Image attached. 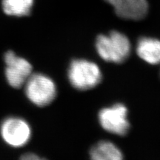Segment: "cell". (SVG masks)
Wrapping results in <instances>:
<instances>
[{
	"instance_id": "1",
	"label": "cell",
	"mask_w": 160,
	"mask_h": 160,
	"mask_svg": "<svg viewBox=\"0 0 160 160\" xmlns=\"http://www.w3.org/2000/svg\"><path fill=\"white\" fill-rule=\"evenodd\" d=\"M98 54L105 62L122 63L128 58L131 45L128 38L119 31L99 35L96 40Z\"/></svg>"
},
{
	"instance_id": "2",
	"label": "cell",
	"mask_w": 160,
	"mask_h": 160,
	"mask_svg": "<svg viewBox=\"0 0 160 160\" xmlns=\"http://www.w3.org/2000/svg\"><path fill=\"white\" fill-rule=\"evenodd\" d=\"M68 77L73 88L79 91H87L101 82L102 75L99 67L86 59H74L70 64Z\"/></svg>"
},
{
	"instance_id": "3",
	"label": "cell",
	"mask_w": 160,
	"mask_h": 160,
	"mask_svg": "<svg viewBox=\"0 0 160 160\" xmlns=\"http://www.w3.org/2000/svg\"><path fill=\"white\" fill-rule=\"evenodd\" d=\"M28 99L39 107L48 105L57 97V86L53 80L42 73L30 76L25 85Z\"/></svg>"
},
{
	"instance_id": "4",
	"label": "cell",
	"mask_w": 160,
	"mask_h": 160,
	"mask_svg": "<svg viewBox=\"0 0 160 160\" xmlns=\"http://www.w3.org/2000/svg\"><path fill=\"white\" fill-rule=\"evenodd\" d=\"M98 119L105 131L118 136H125L130 129L128 109L122 104H116L99 111Z\"/></svg>"
},
{
	"instance_id": "5",
	"label": "cell",
	"mask_w": 160,
	"mask_h": 160,
	"mask_svg": "<svg viewBox=\"0 0 160 160\" xmlns=\"http://www.w3.org/2000/svg\"><path fill=\"white\" fill-rule=\"evenodd\" d=\"M0 133L4 141L11 147L20 148L25 145L31 137V129L25 119L11 117L2 122Z\"/></svg>"
},
{
	"instance_id": "6",
	"label": "cell",
	"mask_w": 160,
	"mask_h": 160,
	"mask_svg": "<svg viewBox=\"0 0 160 160\" xmlns=\"http://www.w3.org/2000/svg\"><path fill=\"white\" fill-rule=\"evenodd\" d=\"M5 77L8 82L14 88H20L32 74V65L28 60L15 54L14 52H6Z\"/></svg>"
},
{
	"instance_id": "7",
	"label": "cell",
	"mask_w": 160,
	"mask_h": 160,
	"mask_svg": "<svg viewBox=\"0 0 160 160\" xmlns=\"http://www.w3.org/2000/svg\"><path fill=\"white\" fill-rule=\"evenodd\" d=\"M114 9L118 17L124 19H142L148 11L147 0H105Z\"/></svg>"
},
{
	"instance_id": "8",
	"label": "cell",
	"mask_w": 160,
	"mask_h": 160,
	"mask_svg": "<svg viewBox=\"0 0 160 160\" xmlns=\"http://www.w3.org/2000/svg\"><path fill=\"white\" fill-rule=\"evenodd\" d=\"M137 53L142 59L151 65L160 63V40L142 37L137 42Z\"/></svg>"
},
{
	"instance_id": "9",
	"label": "cell",
	"mask_w": 160,
	"mask_h": 160,
	"mask_svg": "<svg viewBox=\"0 0 160 160\" xmlns=\"http://www.w3.org/2000/svg\"><path fill=\"white\" fill-rule=\"evenodd\" d=\"M91 160H124L122 152L114 143L100 141L90 151Z\"/></svg>"
},
{
	"instance_id": "10",
	"label": "cell",
	"mask_w": 160,
	"mask_h": 160,
	"mask_svg": "<svg viewBox=\"0 0 160 160\" xmlns=\"http://www.w3.org/2000/svg\"><path fill=\"white\" fill-rule=\"evenodd\" d=\"M2 9L8 16H28L33 5V0H2Z\"/></svg>"
},
{
	"instance_id": "11",
	"label": "cell",
	"mask_w": 160,
	"mask_h": 160,
	"mask_svg": "<svg viewBox=\"0 0 160 160\" xmlns=\"http://www.w3.org/2000/svg\"><path fill=\"white\" fill-rule=\"evenodd\" d=\"M19 160H48L45 159V158H42L37 154H35V153H25L20 157Z\"/></svg>"
}]
</instances>
